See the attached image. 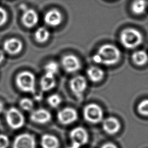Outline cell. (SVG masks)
Segmentation results:
<instances>
[{"mask_svg": "<svg viewBox=\"0 0 148 148\" xmlns=\"http://www.w3.org/2000/svg\"><path fill=\"white\" fill-rule=\"evenodd\" d=\"M4 109V105L3 103L0 101V113H1Z\"/></svg>", "mask_w": 148, "mask_h": 148, "instance_id": "obj_30", "label": "cell"}, {"mask_svg": "<svg viewBox=\"0 0 148 148\" xmlns=\"http://www.w3.org/2000/svg\"><path fill=\"white\" fill-rule=\"evenodd\" d=\"M102 128L106 133L113 135L119 131L120 128V123L116 118L109 117L103 121Z\"/></svg>", "mask_w": 148, "mask_h": 148, "instance_id": "obj_14", "label": "cell"}, {"mask_svg": "<svg viewBox=\"0 0 148 148\" xmlns=\"http://www.w3.org/2000/svg\"><path fill=\"white\" fill-rule=\"evenodd\" d=\"M40 87L43 91H47L55 87L56 85V79L54 76L45 73L43 75L40 82Z\"/></svg>", "mask_w": 148, "mask_h": 148, "instance_id": "obj_18", "label": "cell"}, {"mask_svg": "<svg viewBox=\"0 0 148 148\" xmlns=\"http://www.w3.org/2000/svg\"><path fill=\"white\" fill-rule=\"evenodd\" d=\"M147 6L146 0H134L131 5V10L134 13L140 15L145 13Z\"/></svg>", "mask_w": 148, "mask_h": 148, "instance_id": "obj_19", "label": "cell"}, {"mask_svg": "<svg viewBox=\"0 0 148 148\" xmlns=\"http://www.w3.org/2000/svg\"><path fill=\"white\" fill-rule=\"evenodd\" d=\"M5 119L8 125L13 130L20 129L25 123L24 115L16 108H10L6 111Z\"/></svg>", "mask_w": 148, "mask_h": 148, "instance_id": "obj_6", "label": "cell"}, {"mask_svg": "<svg viewBox=\"0 0 148 148\" xmlns=\"http://www.w3.org/2000/svg\"><path fill=\"white\" fill-rule=\"evenodd\" d=\"M5 53L4 52L0 49V64L4 61L5 60Z\"/></svg>", "mask_w": 148, "mask_h": 148, "instance_id": "obj_29", "label": "cell"}, {"mask_svg": "<svg viewBox=\"0 0 148 148\" xmlns=\"http://www.w3.org/2000/svg\"><path fill=\"white\" fill-rule=\"evenodd\" d=\"M64 69L69 73H74L79 71L81 66L79 59L73 54L65 56L61 61Z\"/></svg>", "mask_w": 148, "mask_h": 148, "instance_id": "obj_10", "label": "cell"}, {"mask_svg": "<svg viewBox=\"0 0 148 148\" xmlns=\"http://www.w3.org/2000/svg\"><path fill=\"white\" fill-rule=\"evenodd\" d=\"M38 14L34 9H27L23 11L21 21L26 27L32 28L34 27L38 23Z\"/></svg>", "mask_w": 148, "mask_h": 148, "instance_id": "obj_12", "label": "cell"}, {"mask_svg": "<svg viewBox=\"0 0 148 148\" xmlns=\"http://www.w3.org/2000/svg\"><path fill=\"white\" fill-rule=\"evenodd\" d=\"M16 83L18 88L23 91L34 92L35 87V77L29 71L19 73L16 79Z\"/></svg>", "mask_w": 148, "mask_h": 148, "instance_id": "obj_3", "label": "cell"}, {"mask_svg": "<svg viewBox=\"0 0 148 148\" xmlns=\"http://www.w3.org/2000/svg\"><path fill=\"white\" fill-rule=\"evenodd\" d=\"M77 119L76 110L72 108H65L60 110L57 113L58 121L63 125L72 124Z\"/></svg>", "mask_w": 148, "mask_h": 148, "instance_id": "obj_9", "label": "cell"}, {"mask_svg": "<svg viewBox=\"0 0 148 148\" xmlns=\"http://www.w3.org/2000/svg\"><path fill=\"white\" fill-rule=\"evenodd\" d=\"M40 145L42 148H58L59 140L56 136L50 134H45L40 138Z\"/></svg>", "mask_w": 148, "mask_h": 148, "instance_id": "obj_16", "label": "cell"}, {"mask_svg": "<svg viewBox=\"0 0 148 148\" xmlns=\"http://www.w3.org/2000/svg\"><path fill=\"white\" fill-rule=\"evenodd\" d=\"M9 142V139L7 135L0 134V148H8Z\"/></svg>", "mask_w": 148, "mask_h": 148, "instance_id": "obj_26", "label": "cell"}, {"mask_svg": "<svg viewBox=\"0 0 148 148\" xmlns=\"http://www.w3.org/2000/svg\"><path fill=\"white\" fill-rule=\"evenodd\" d=\"M31 121L37 124H45L51 119V113L45 109H38L34 110L30 115Z\"/></svg>", "mask_w": 148, "mask_h": 148, "instance_id": "obj_11", "label": "cell"}, {"mask_svg": "<svg viewBox=\"0 0 148 148\" xmlns=\"http://www.w3.org/2000/svg\"><path fill=\"white\" fill-rule=\"evenodd\" d=\"M87 86L86 79L81 75L73 77L69 82L70 88L73 94L79 98H81Z\"/></svg>", "mask_w": 148, "mask_h": 148, "instance_id": "obj_8", "label": "cell"}, {"mask_svg": "<svg viewBox=\"0 0 148 148\" xmlns=\"http://www.w3.org/2000/svg\"><path fill=\"white\" fill-rule=\"evenodd\" d=\"M44 20L48 25L56 27L61 24L62 16L61 12L58 10L51 9L45 14Z\"/></svg>", "mask_w": 148, "mask_h": 148, "instance_id": "obj_15", "label": "cell"}, {"mask_svg": "<svg viewBox=\"0 0 148 148\" xmlns=\"http://www.w3.org/2000/svg\"><path fill=\"white\" fill-rule=\"evenodd\" d=\"M50 36V32L45 27L38 28L35 32V39L39 43L46 42Z\"/></svg>", "mask_w": 148, "mask_h": 148, "instance_id": "obj_21", "label": "cell"}, {"mask_svg": "<svg viewBox=\"0 0 148 148\" xmlns=\"http://www.w3.org/2000/svg\"><path fill=\"white\" fill-rule=\"evenodd\" d=\"M20 106L24 110L30 111L34 107V103L29 98H24L20 101Z\"/></svg>", "mask_w": 148, "mask_h": 148, "instance_id": "obj_24", "label": "cell"}, {"mask_svg": "<svg viewBox=\"0 0 148 148\" xmlns=\"http://www.w3.org/2000/svg\"><path fill=\"white\" fill-rule=\"evenodd\" d=\"M83 116L88 123L97 124L101 122L103 117L102 108L96 103L87 105L83 109Z\"/></svg>", "mask_w": 148, "mask_h": 148, "instance_id": "obj_5", "label": "cell"}, {"mask_svg": "<svg viewBox=\"0 0 148 148\" xmlns=\"http://www.w3.org/2000/svg\"><path fill=\"white\" fill-rule=\"evenodd\" d=\"M101 148H117V147L112 142H107L103 144Z\"/></svg>", "mask_w": 148, "mask_h": 148, "instance_id": "obj_28", "label": "cell"}, {"mask_svg": "<svg viewBox=\"0 0 148 148\" xmlns=\"http://www.w3.org/2000/svg\"><path fill=\"white\" fill-rule=\"evenodd\" d=\"M69 138L71 140V145L68 148H80L88 142L89 136L85 128L77 127L71 131Z\"/></svg>", "mask_w": 148, "mask_h": 148, "instance_id": "obj_4", "label": "cell"}, {"mask_svg": "<svg viewBox=\"0 0 148 148\" xmlns=\"http://www.w3.org/2000/svg\"><path fill=\"white\" fill-rule=\"evenodd\" d=\"M47 101L49 104V105L51 106V107L57 108L60 105L62 101V99L58 94H54L50 95L47 98Z\"/></svg>", "mask_w": 148, "mask_h": 148, "instance_id": "obj_23", "label": "cell"}, {"mask_svg": "<svg viewBox=\"0 0 148 148\" xmlns=\"http://www.w3.org/2000/svg\"><path fill=\"white\" fill-rule=\"evenodd\" d=\"M138 111L144 116H148V99L142 101L138 105Z\"/></svg>", "mask_w": 148, "mask_h": 148, "instance_id": "obj_25", "label": "cell"}, {"mask_svg": "<svg viewBox=\"0 0 148 148\" xmlns=\"http://www.w3.org/2000/svg\"><path fill=\"white\" fill-rule=\"evenodd\" d=\"M59 66L58 64L55 61H50L45 66V73L54 76L58 72Z\"/></svg>", "mask_w": 148, "mask_h": 148, "instance_id": "obj_22", "label": "cell"}, {"mask_svg": "<svg viewBox=\"0 0 148 148\" xmlns=\"http://www.w3.org/2000/svg\"><path fill=\"white\" fill-rule=\"evenodd\" d=\"M121 56L120 50L112 44L102 45L97 53L92 57L94 62L105 65H113L120 60Z\"/></svg>", "mask_w": 148, "mask_h": 148, "instance_id": "obj_1", "label": "cell"}, {"mask_svg": "<svg viewBox=\"0 0 148 148\" xmlns=\"http://www.w3.org/2000/svg\"><path fill=\"white\" fill-rule=\"evenodd\" d=\"M8 20V13L6 10L0 6V27L3 25Z\"/></svg>", "mask_w": 148, "mask_h": 148, "instance_id": "obj_27", "label": "cell"}, {"mask_svg": "<svg viewBox=\"0 0 148 148\" xmlns=\"http://www.w3.org/2000/svg\"><path fill=\"white\" fill-rule=\"evenodd\" d=\"M13 148H36V142L33 135L23 133L16 136L13 142Z\"/></svg>", "mask_w": 148, "mask_h": 148, "instance_id": "obj_7", "label": "cell"}, {"mask_svg": "<svg viewBox=\"0 0 148 148\" xmlns=\"http://www.w3.org/2000/svg\"><path fill=\"white\" fill-rule=\"evenodd\" d=\"M132 59L135 64L141 66L148 61V55L145 51L138 50L134 53L132 56Z\"/></svg>", "mask_w": 148, "mask_h": 148, "instance_id": "obj_20", "label": "cell"}, {"mask_svg": "<svg viewBox=\"0 0 148 148\" xmlns=\"http://www.w3.org/2000/svg\"><path fill=\"white\" fill-rule=\"evenodd\" d=\"M87 75L92 82H100L104 76L103 70L97 66H90L87 70Z\"/></svg>", "mask_w": 148, "mask_h": 148, "instance_id": "obj_17", "label": "cell"}, {"mask_svg": "<svg viewBox=\"0 0 148 148\" xmlns=\"http://www.w3.org/2000/svg\"><path fill=\"white\" fill-rule=\"evenodd\" d=\"M3 49L9 54H16L20 53L23 48V43L18 39L10 38L6 39L3 45Z\"/></svg>", "mask_w": 148, "mask_h": 148, "instance_id": "obj_13", "label": "cell"}, {"mask_svg": "<svg viewBox=\"0 0 148 148\" xmlns=\"http://www.w3.org/2000/svg\"><path fill=\"white\" fill-rule=\"evenodd\" d=\"M120 39L121 44L125 48L134 49L142 42V35L138 30L129 28L122 31Z\"/></svg>", "mask_w": 148, "mask_h": 148, "instance_id": "obj_2", "label": "cell"}]
</instances>
